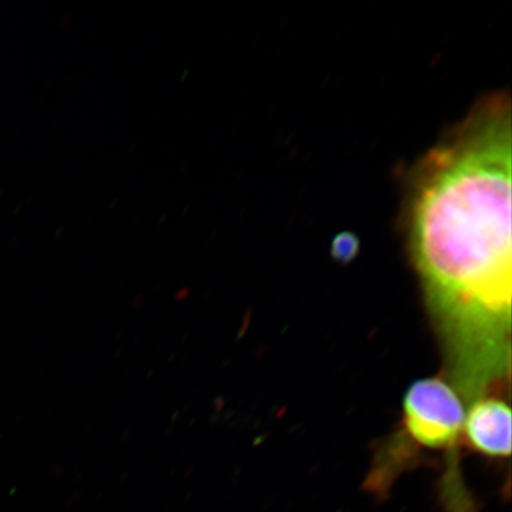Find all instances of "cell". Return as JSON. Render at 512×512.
Returning <instances> with one entry per match:
<instances>
[{
	"label": "cell",
	"instance_id": "cell-4",
	"mask_svg": "<svg viewBox=\"0 0 512 512\" xmlns=\"http://www.w3.org/2000/svg\"><path fill=\"white\" fill-rule=\"evenodd\" d=\"M189 294H190V290L189 288H184L183 291L179 292L177 294V300H184V299H187L189 297Z\"/></svg>",
	"mask_w": 512,
	"mask_h": 512
},
{
	"label": "cell",
	"instance_id": "cell-1",
	"mask_svg": "<svg viewBox=\"0 0 512 512\" xmlns=\"http://www.w3.org/2000/svg\"><path fill=\"white\" fill-rule=\"evenodd\" d=\"M510 95H485L409 170V255L466 399L502 388L511 361Z\"/></svg>",
	"mask_w": 512,
	"mask_h": 512
},
{
	"label": "cell",
	"instance_id": "cell-2",
	"mask_svg": "<svg viewBox=\"0 0 512 512\" xmlns=\"http://www.w3.org/2000/svg\"><path fill=\"white\" fill-rule=\"evenodd\" d=\"M465 408L457 390L440 377L416 381L403 398V432L419 447L447 451L448 463L440 484L445 512H476L477 503L467 490L458 460Z\"/></svg>",
	"mask_w": 512,
	"mask_h": 512
},
{
	"label": "cell",
	"instance_id": "cell-3",
	"mask_svg": "<svg viewBox=\"0 0 512 512\" xmlns=\"http://www.w3.org/2000/svg\"><path fill=\"white\" fill-rule=\"evenodd\" d=\"M463 435L483 456L508 458L511 453V409L502 399L484 398L471 403Z\"/></svg>",
	"mask_w": 512,
	"mask_h": 512
}]
</instances>
